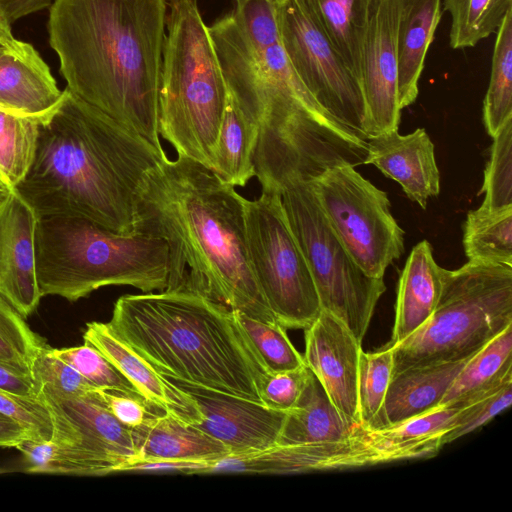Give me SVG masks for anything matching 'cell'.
Masks as SVG:
<instances>
[{"mask_svg":"<svg viewBox=\"0 0 512 512\" xmlns=\"http://www.w3.org/2000/svg\"><path fill=\"white\" fill-rule=\"evenodd\" d=\"M6 472H8V470L0 468V474L6 473Z\"/></svg>","mask_w":512,"mask_h":512,"instance_id":"48","label":"cell"},{"mask_svg":"<svg viewBox=\"0 0 512 512\" xmlns=\"http://www.w3.org/2000/svg\"><path fill=\"white\" fill-rule=\"evenodd\" d=\"M36 276L41 297L75 302L105 286H131L143 293L167 289L166 242L147 234H119L72 216L37 218Z\"/></svg>","mask_w":512,"mask_h":512,"instance_id":"5","label":"cell"},{"mask_svg":"<svg viewBox=\"0 0 512 512\" xmlns=\"http://www.w3.org/2000/svg\"><path fill=\"white\" fill-rule=\"evenodd\" d=\"M58 88L49 66L33 45L15 39L0 54V109L42 119L59 104Z\"/></svg>","mask_w":512,"mask_h":512,"instance_id":"20","label":"cell"},{"mask_svg":"<svg viewBox=\"0 0 512 512\" xmlns=\"http://www.w3.org/2000/svg\"><path fill=\"white\" fill-rule=\"evenodd\" d=\"M13 189L5 184H0V207L8 200Z\"/></svg>","mask_w":512,"mask_h":512,"instance_id":"47","label":"cell"},{"mask_svg":"<svg viewBox=\"0 0 512 512\" xmlns=\"http://www.w3.org/2000/svg\"><path fill=\"white\" fill-rule=\"evenodd\" d=\"M97 396L106 409L124 426L132 429L148 416L150 407L143 399L110 390L99 389Z\"/></svg>","mask_w":512,"mask_h":512,"instance_id":"42","label":"cell"},{"mask_svg":"<svg viewBox=\"0 0 512 512\" xmlns=\"http://www.w3.org/2000/svg\"><path fill=\"white\" fill-rule=\"evenodd\" d=\"M245 201L202 164L166 157L145 177L135 233L166 242L167 289L194 291L231 311L275 324L249 257Z\"/></svg>","mask_w":512,"mask_h":512,"instance_id":"1","label":"cell"},{"mask_svg":"<svg viewBox=\"0 0 512 512\" xmlns=\"http://www.w3.org/2000/svg\"><path fill=\"white\" fill-rule=\"evenodd\" d=\"M158 87L159 135L215 171L227 87L197 0H169Z\"/></svg>","mask_w":512,"mask_h":512,"instance_id":"6","label":"cell"},{"mask_svg":"<svg viewBox=\"0 0 512 512\" xmlns=\"http://www.w3.org/2000/svg\"><path fill=\"white\" fill-rule=\"evenodd\" d=\"M496 33L490 81L483 102V121L491 137L512 119V10Z\"/></svg>","mask_w":512,"mask_h":512,"instance_id":"30","label":"cell"},{"mask_svg":"<svg viewBox=\"0 0 512 512\" xmlns=\"http://www.w3.org/2000/svg\"><path fill=\"white\" fill-rule=\"evenodd\" d=\"M449 270L434 260L427 240L416 244L400 274L395 322L387 346H393L419 329L434 312Z\"/></svg>","mask_w":512,"mask_h":512,"instance_id":"21","label":"cell"},{"mask_svg":"<svg viewBox=\"0 0 512 512\" xmlns=\"http://www.w3.org/2000/svg\"><path fill=\"white\" fill-rule=\"evenodd\" d=\"M360 422L342 414L313 374L296 405L286 411L279 445L321 444L347 438Z\"/></svg>","mask_w":512,"mask_h":512,"instance_id":"25","label":"cell"},{"mask_svg":"<svg viewBox=\"0 0 512 512\" xmlns=\"http://www.w3.org/2000/svg\"><path fill=\"white\" fill-rule=\"evenodd\" d=\"M5 47H6V46H1V45H0V54L3 52V50H4V48H5Z\"/></svg>","mask_w":512,"mask_h":512,"instance_id":"49","label":"cell"},{"mask_svg":"<svg viewBox=\"0 0 512 512\" xmlns=\"http://www.w3.org/2000/svg\"><path fill=\"white\" fill-rule=\"evenodd\" d=\"M131 432L137 459L215 461L231 453L197 426L165 412L151 414Z\"/></svg>","mask_w":512,"mask_h":512,"instance_id":"23","label":"cell"},{"mask_svg":"<svg viewBox=\"0 0 512 512\" xmlns=\"http://www.w3.org/2000/svg\"><path fill=\"white\" fill-rule=\"evenodd\" d=\"M312 371L307 364L290 371L267 373L260 386L263 405L288 411L298 402Z\"/></svg>","mask_w":512,"mask_h":512,"instance_id":"40","label":"cell"},{"mask_svg":"<svg viewBox=\"0 0 512 512\" xmlns=\"http://www.w3.org/2000/svg\"><path fill=\"white\" fill-rule=\"evenodd\" d=\"M468 359L410 367L394 374L371 428L391 426L437 408Z\"/></svg>","mask_w":512,"mask_h":512,"instance_id":"22","label":"cell"},{"mask_svg":"<svg viewBox=\"0 0 512 512\" xmlns=\"http://www.w3.org/2000/svg\"><path fill=\"white\" fill-rule=\"evenodd\" d=\"M0 412L25 426L34 440L45 441L52 438V421L40 399L22 398L0 389Z\"/></svg>","mask_w":512,"mask_h":512,"instance_id":"41","label":"cell"},{"mask_svg":"<svg viewBox=\"0 0 512 512\" xmlns=\"http://www.w3.org/2000/svg\"><path fill=\"white\" fill-rule=\"evenodd\" d=\"M510 10L512 0H443V11L451 15L450 47L476 46L497 32Z\"/></svg>","mask_w":512,"mask_h":512,"instance_id":"31","label":"cell"},{"mask_svg":"<svg viewBox=\"0 0 512 512\" xmlns=\"http://www.w3.org/2000/svg\"><path fill=\"white\" fill-rule=\"evenodd\" d=\"M111 330L165 378L262 403L267 374L235 314L186 289L119 297Z\"/></svg>","mask_w":512,"mask_h":512,"instance_id":"4","label":"cell"},{"mask_svg":"<svg viewBox=\"0 0 512 512\" xmlns=\"http://www.w3.org/2000/svg\"><path fill=\"white\" fill-rule=\"evenodd\" d=\"M174 383L198 404L202 421L195 426L223 443L231 453L277 444L286 411L195 385Z\"/></svg>","mask_w":512,"mask_h":512,"instance_id":"16","label":"cell"},{"mask_svg":"<svg viewBox=\"0 0 512 512\" xmlns=\"http://www.w3.org/2000/svg\"><path fill=\"white\" fill-rule=\"evenodd\" d=\"M442 16L441 0H400L397 24L400 108L415 102L429 45Z\"/></svg>","mask_w":512,"mask_h":512,"instance_id":"24","label":"cell"},{"mask_svg":"<svg viewBox=\"0 0 512 512\" xmlns=\"http://www.w3.org/2000/svg\"><path fill=\"white\" fill-rule=\"evenodd\" d=\"M211 462L204 460L135 459L124 467L123 472L207 473Z\"/></svg>","mask_w":512,"mask_h":512,"instance_id":"43","label":"cell"},{"mask_svg":"<svg viewBox=\"0 0 512 512\" xmlns=\"http://www.w3.org/2000/svg\"><path fill=\"white\" fill-rule=\"evenodd\" d=\"M261 187L258 198L245 201L251 265L277 322L285 329L305 330L321 312L315 284L278 190Z\"/></svg>","mask_w":512,"mask_h":512,"instance_id":"10","label":"cell"},{"mask_svg":"<svg viewBox=\"0 0 512 512\" xmlns=\"http://www.w3.org/2000/svg\"><path fill=\"white\" fill-rule=\"evenodd\" d=\"M166 17V0H55L47 22L67 88L159 149Z\"/></svg>","mask_w":512,"mask_h":512,"instance_id":"3","label":"cell"},{"mask_svg":"<svg viewBox=\"0 0 512 512\" xmlns=\"http://www.w3.org/2000/svg\"><path fill=\"white\" fill-rule=\"evenodd\" d=\"M27 439L34 440L30 431L17 420L0 412V447L16 448Z\"/></svg>","mask_w":512,"mask_h":512,"instance_id":"46","label":"cell"},{"mask_svg":"<svg viewBox=\"0 0 512 512\" xmlns=\"http://www.w3.org/2000/svg\"><path fill=\"white\" fill-rule=\"evenodd\" d=\"M280 44L315 100L339 123L365 137L360 84L300 0H275Z\"/></svg>","mask_w":512,"mask_h":512,"instance_id":"13","label":"cell"},{"mask_svg":"<svg viewBox=\"0 0 512 512\" xmlns=\"http://www.w3.org/2000/svg\"><path fill=\"white\" fill-rule=\"evenodd\" d=\"M512 377V326H509L461 368L438 407L462 408Z\"/></svg>","mask_w":512,"mask_h":512,"instance_id":"26","label":"cell"},{"mask_svg":"<svg viewBox=\"0 0 512 512\" xmlns=\"http://www.w3.org/2000/svg\"><path fill=\"white\" fill-rule=\"evenodd\" d=\"M47 344L0 295V365L32 377L34 362Z\"/></svg>","mask_w":512,"mask_h":512,"instance_id":"34","label":"cell"},{"mask_svg":"<svg viewBox=\"0 0 512 512\" xmlns=\"http://www.w3.org/2000/svg\"><path fill=\"white\" fill-rule=\"evenodd\" d=\"M329 224L369 276L384 278L404 252V231L390 212L386 192L351 165H338L310 181Z\"/></svg>","mask_w":512,"mask_h":512,"instance_id":"11","label":"cell"},{"mask_svg":"<svg viewBox=\"0 0 512 512\" xmlns=\"http://www.w3.org/2000/svg\"><path fill=\"white\" fill-rule=\"evenodd\" d=\"M0 389L18 397L39 399L38 388L31 376L18 373L3 365H0Z\"/></svg>","mask_w":512,"mask_h":512,"instance_id":"44","label":"cell"},{"mask_svg":"<svg viewBox=\"0 0 512 512\" xmlns=\"http://www.w3.org/2000/svg\"><path fill=\"white\" fill-rule=\"evenodd\" d=\"M166 157L66 87L39 120L33 159L13 190L37 218L81 217L133 234L145 177Z\"/></svg>","mask_w":512,"mask_h":512,"instance_id":"2","label":"cell"},{"mask_svg":"<svg viewBox=\"0 0 512 512\" xmlns=\"http://www.w3.org/2000/svg\"><path fill=\"white\" fill-rule=\"evenodd\" d=\"M98 390L73 398L39 391L53 425L46 474L103 476L138 458L131 429L106 409Z\"/></svg>","mask_w":512,"mask_h":512,"instance_id":"12","label":"cell"},{"mask_svg":"<svg viewBox=\"0 0 512 512\" xmlns=\"http://www.w3.org/2000/svg\"><path fill=\"white\" fill-rule=\"evenodd\" d=\"M0 184H4V182L2 181L1 177H0ZM6 185V184H5ZM9 187V186H8Z\"/></svg>","mask_w":512,"mask_h":512,"instance_id":"50","label":"cell"},{"mask_svg":"<svg viewBox=\"0 0 512 512\" xmlns=\"http://www.w3.org/2000/svg\"><path fill=\"white\" fill-rule=\"evenodd\" d=\"M37 217L13 190L0 207V295L24 318L41 297L35 263Z\"/></svg>","mask_w":512,"mask_h":512,"instance_id":"17","label":"cell"},{"mask_svg":"<svg viewBox=\"0 0 512 512\" xmlns=\"http://www.w3.org/2000/svg\"><path fill=\"white\" fill-rule=\"evenodd\" d=\"M55 0H0V12L11 25L30 14L50 8Z\"/></svg>","mask_w":512,"mask_h":512,"instance_id":"45","label":"cell"},{"mask_svg":"<svg viewBox=\"0 0 512 512\" xmlns=\"http://www.w3.org/2000/svg\"><path fill=\"white\" fill-rule=\"evenodd\" d=\"M300 1L359 82L361 45L371 0Z\"/></svg>","mask_w":512,"mask_h":512,"instance_id":"28","label":"cell"},{"mask_svg":"<svg viewBox=\"0 0 512 512\" xmlns=\"http://www.w3.org/2000/svg\"><path fill=\"white\" fill-rule=\"evenodd\" d=\"M400 0H371L363 35L359 83L365 104V137L398 130L397 24Z\"/></svg>","mask_w":512,"mask_h":512,"instance_id":"14","label":"cell"},{"mask_svg":"<svg viewBox=\"0 0 512 512\" xmlns=\"http://www.w3.org/2000/svg\"><path fill=\"white\" fill-rule=\"evenodd\" d=\"M364 164L374 165L399 183L405 194L423 209L428 198L440 192L434 144L424 128L407 135L393 130L368 138Z\"/></svg>","mask_w":512,"mask_h":512,"instance_id":"19","label":"cell"},{"mask_svg":"<svg viewBox=\"0 0 512 512\" xmlns=\"http://www.w3.org/2000/svg\"><path fill=\"white\" fill-rule=\"evenodd\" d=\"M465 254L471 262L512 265V206L468 212L463 228Z\"/></svg>","mask_w":512,"mask_h":512,"instance_id":"29","label":"cell"},{"mask_svg":"<svg viewBox=\"0 0 512 512\" xmlns=\"http://www.w3.org/2000/svg\"><path fill=\"white\" fill-rule=\"evenodd\" d=\"M38 123V119L0 109V177L12 189L25 176L33 159Z\"/></svg>","mask_w":512,"mask_h":512,"instance_id":"32","label":"cell"},{"mask_svg":"<svg viewBox=\"0 0 512 512\" xmlns=\"http://www.w3.org/2000/svg\"><path fill=\"white\" fill-rule=\"evenodd\" d=\"M52 352L96 388L143 399L137 389L95 347L84 343L77 347L52 348Z\"/></svg>","mask_w":512,"mask_h":512,"instance_id":"37","label":"cell"},{"mask_svg":"<svg viewBox=\"0 0 512 512\" xmlns=\"http://www.w3.org/2000/svg\"><path fill=\"white\" fill-rule=\"evenodd\" d=\"M32 378L38 391L60 398L80 397L98 390L77 370L57 358L48 344L34 362Z\"/></svg>","mask_w":512,"mask_h":512,"instance_id":"38","label":"cell"},{"mask_svg":"<svg viewBox=\"0 0 512 512\" xmlns=\"http://www.w3.org/2000/svg\"><path fill=\"white\" fill-rule=\"evenodd\" d=\"M493 139L480 193L485 194L482 206L498 210L512 206V119Z\"/></svg>","mask_w":512,"mask_h":512,"instance_id":"36","label":"cell"},{"mask_svg":"<svg viewBox=\"0 0 512 512\" xmlns=\"http://www.w3.org/2000/svg\"><path fill=\"white\" fill-rule=\"evenodd\" d=\"M512 326V265L468 261L449 270L429 319L390 346L392 376L410 367L468 359Z\"/></svg>","mask_w":512,"mask_h":512,"instance_id":"7","label":"cell"},{"mask_svg":"<svg viewBox=\"0 0 512 512\" xmlns=\"http://www.w3.org/2000/svg\"><path fill=\"white\" fill-rule=\"evenodd\" d=\"M393 352L385 345L375 352L362 351L358 370V407L360 423L372 427L392 377Z\"/></svg>","mask_w":512,"mask_h":512,"instance_id":"35","label":"cell"},{"mask_svg":"<svg viewBox=\"0 0 512 512\" xmlns=\"http://www.w3.org/2000/svg\"><path fill=\"white\" fill-rule=\"evenodd\" d=\"M234 314L267 373L290 371L306 364L279 323L269 324L239 312Z\"/></svg>","mask_w":512,"mask_h":512,"instance_id":"33","label":"cell"},{"mask_svg":"<svg viewBox=\"0 0 512 512\" xmlns=\"http://www.w3.org/2000/svg\"><path fill=\"white\" fill-rule=\"evenodd\" d=\"M361 344L343 322L324 310L305 329V363L333 405L357 422Z\"/></svg>","mask_w":512,"mask_h":512,"instance_id":"15","label":"cell"},{"mask_svg":"<svg viewBox=\"0 0 512 512\" xmlns=\"http://www.w3.org/2000/svg\"><path fill=\"white\" fill-rule=\"evenodd\" d=\"M278 190L290 228L312 275L321 310L331 313L362 342L385 292L384 278L366 274L325 217L309 179L294 174L257 176Z\"/></svg>","mask_w":512,"mask_h":512,"instance_id":"8","label":"cell"},{"mask_svg":"<svg viewBox=\"0 0 512 512\" xmlns=\"http://www.w3.org/2000/svg\"><path fill=\"white\" fill-rule=\"evenodd\" d=\"M208 31L228 96L259 128L302 114L342 125L301 82L280 44L279 31L247 32L231 12Z\"/></svg>","mask_w":512,"mask_h":512,"instance_id":"9","label":"cell"},{"mask_svg":"<svg viewBox=\"0 0 512 512\" xmlns=\"http://www.w3.org/2000/svg\"><path fill=\"white\" fill-rule=\"evenodd\" d=\"M512 403V377L460 408L451 428L442 436V446L491 421Z\"/></svg>","mask_w":512,"mask_h":512,"instance_id":"39","label":"cell"},{"mask_svg":"<svg viewBox=\"0 0 512 512\" xmlns=\"http://www.w3.org/2000/svg\"><path fill=\"white\" fill-rule=\"evenodd\" d=\"M259 125L228 96L220 128L215 173L225 183L245 187L256 175L254 154Z\"/></svg>","mask_w":512,"mask_h":512,"instance_id":"27","label":"cell"},{"mask_svg":"<svg viewBox=\"0 0 512 512\" xmlns=\"http://www.w3.org/2000/svg\"><path fill=\"white\" fill-rule=\"evenodd\" d=\"M84 343L95 347L137 389L151 407L197 425L202 413L190 394L158 373L103 322H89Z\"/></svg>","mask_w":512,"mask_h":512,"instance_id":"18","label":"cell"}]
</instances>
